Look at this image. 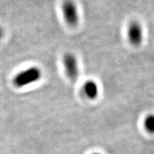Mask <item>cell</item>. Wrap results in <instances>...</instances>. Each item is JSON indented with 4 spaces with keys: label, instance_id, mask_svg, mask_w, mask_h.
I'll list each match as a JSON object with an SVG mask.
<instances>
[{
    "label": "cell",
    "instance_id": "cell-2",
    "mask_svg": "<svg viewBox=\"0 0 154 154\" xmlns=\"http://www.w3.org/2000/svg\"><path fill=\"white\" fill-rule=\"evenodd\" d=\"M61 9L65 22L72 27H75L79 22V14L76 3L74 0H63Z\"/></svg>",
    "mask_w": 154,
    "mask_h": 154
},
{
    "label": "cell",
    "instance_id": "cell-3",
    "mask_svg": "<svg viewBox=\"0 0 154 154\" xmlns=\"http://www.w3.org/2000/svg\"><path fill=\"white\" fill-rule=\"evenodd\" d=\"M62 62L66 76L73 82H76L79 76V61L74 54L67 52L63 55Z\"/></svg>",
    "mask_w": 154,
    "mask_h": 154
},
{
    "label": "cell",
    "instance_id": "cell-1",
    "mask_svg": "<svg viewBox=\"0 0 154 154\" xmlns=\"http://www.w3.org/2000/svg\"><path fill=\"white\" fill-rule=\"evenodd\" d=\"M43 76L41 68L36 66L28 67L15 75L12 83L15 87L22 88L39 82Z\"/></svg>",
    "mask_w": 154,
    "mask_h": 154
},
{
    "label": "cell",
    "instance_id": "cell-8",
    "mask_svg": "<svg viewBox=\"0 0 154 154\" xmlns=\"http://www.w3.org/2000/svg\"><path fill=\"white\" fill-rule=\"evenodd\" d=\"M92 154H101V153H92Z\"/></svg>",
    "mask_w": 154,
    "mask_h": 154
},
{
    "label": "cell",
    "instance_id": "cell-4",
    "mask_svg": "<svg viewBox=\"0 0 154 154\" xmlns=\"http://www.w3.org/2000/svg\"><path fill=\"white\" fill-rule=\"evenodd\" d=\"M128 41L133 46L138 47L141 44L143 38V29L139 22L132 21L128 26L127 31Z\"/></svg>",
    "mask_w": 154,
    "mask_h": 154
},
{
    "label": "cell",
    "instance_id": "cell-5",
    "mask_svg": "<svg viewBox=\"0 0 154 154\" xmlns=\"http://www.w3.org/2000/svg\"><path fill=\"white\" fill-rule=\"evenodd\" d=\"M83 92L84 95L90 100H94L98 97L99 94V86L93 80H88L83 85Z\"/></svg>",
    "mask_w": 154,
    "mask_h": 154
},
{
    "label": "cell",
    "instance_id": "cell-7",
    "mask_svg": "<svg viewBox=\"0 0 154 154\" xmlns=\"http://www.w3.org/2000/svg\"><path fill=\"white\" fill-rule=\"evenodd\" d=\"M5 34V30H4V29L0 26V39H2V38L4 37Z\"/></svg>",
    "mask_w": 154,
    "mask_h": 154
},
{
    "label": "cell",
    "instance_id": "cell-6",
    "mask_svg": "<svg viewBox=\"0 0 154 154\" xmlns=\"http://www.w3.org/2000/svg\"><path fill=\"white\" fill-rule=\"evenodd\" d=\"M144 126L149 133L154 134V114L148 115L144 120Z\"/></svg>",
    "mask_w": 154,
    "mask_h": 154
}]
</instances>
